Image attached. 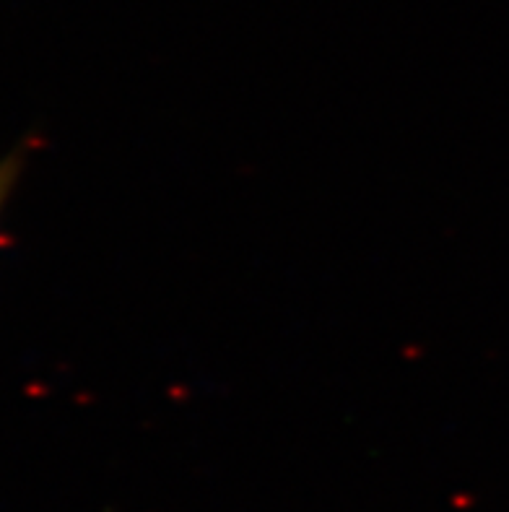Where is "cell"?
<instances>
[{"label": "cell", "instance_id": "1", "mask_svg": "<svg viewBox=\"0 0 509 512\" xmlns=\"http://www.w3.org/2000/svg\"><path fill=\"white\" fill-rule=\"evenodd\" d=\"M34 146H37L34 138H24V141L16 143L11 151H6V154L0 156V219L6 214L8 201L13 198V193L19 188L21 177H24L26 167H29Z\"/></svg>", "mask_w": 509, "mask_h": 512}]
</instances>
